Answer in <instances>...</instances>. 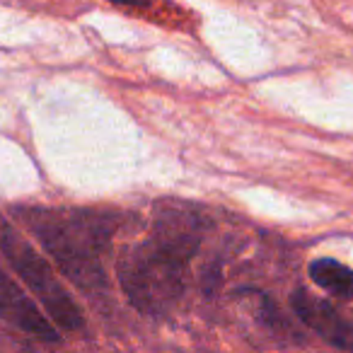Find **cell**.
Returning a JSON list of instances; mask_svg holds the SVG:
<instances>
[{"mask_svg":"<svg viewBox=\"0 0 353 353\" xmlns=\"http://www.w3.org/2000/svg\"><path fill=\"white\" fill-rule=\"evenodd\" d=\"M199 247V218L170 208L155 223L150 237L136 245L119 266L123 293L141 312L160 314L184 293L187 261Z\"/></svg>","mask_w":353,"mask_h":353,"instance_id":"6da1fadb","label":"cell"},{"mask_svg":"<svg viewBox=\"0 0 353 353\" xmlns=\"http://www.w3.org/2000/svg\"><path fill=\"white\" fill-rule=\"evenodd\" d=\"M30 225L70 281L83 288H94L102 283L104 274L99 256L107 245V235L97 221L44 211L34 221H30Z\"/></svg>","mask_w":353,"mask_h":353,"instance_id":"7a4b0ae2","label":"cell"},{"mask_svg":"<svg viewBox=\"0 0 353 353\" xmlns=\"http://www.w3.org/2000/svg\"><path fill=\"white\" fill-rule=\"evenodd\" d=\"M0 250L8 256L10 266L17 271L25 285L41 300L49 317L63 329H80L83 324V312L70 298V293L63 288L59 276L49 266V261L8 223L0 228Z\"/></svg>","mask_w":353,"mask_h":353,"instance_id":"3957f363","label":"cell"},{"mask_svg":"<svg viewBox=\"0 0 353 353\" xmlns=\"http://www.w3.org/2000/svg\"><path fill=\"white\" fill-rule=\"evenodd\" d=\"M293 307L312 332H317L341 351H353V322H348L332 303L300 288L293 293Z\"/></svg>","mask_w":353,"mask_h":353,"instance_id":"277c9868","label":"cell"},{"mask_svg":"<svg viewBox=\"0 0 353 353\" xmlns=\"http://www.w3.org/2000/svg\"><path fill=\"white\" fill-rule=\"evenodd\" d=\"M0 317L15 329H22V332L32 334L37 339H44V341H56V336H59L49 317L41 314L34 300L6 271H0Z\"/></svg>","mask_w":353,"mask_h":353,"instance_id":"5b68a950","label":"cell"},{"mask_svg":"<svg viewBox=\"0 0 353 353\" xmlns=\"http://www.w3.org/2000/svg\"><path fill=\"white\" fill-rule=\"evenodd\" d=\"M312 281L339 300H353V269L336 259H317L310 264Z\"/></svg>","mask_w":353,"mask_h":353,"instance_id":"8992f818","label":"cell"},{"mask_svg":"<svg viewBox=\"0 0 353 353\" xmlns=\"http://www.w3.org/2000/svg\"><path fill=\"white\" fill-rule=\"evenodd\" d=\"M109 3H117V6H123V8H145V6H150L152 0H109Z\"/></svg>","mask_w":353,"mask_h":353,"instance_id":"52a82bcc","label":"cell"}]
</instances>
